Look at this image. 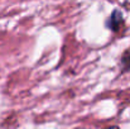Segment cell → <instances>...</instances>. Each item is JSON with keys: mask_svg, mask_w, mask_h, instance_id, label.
I'll list each match as a JSON object with an SVG mask.
<instances>
[{"mask_svg": "<svg viewBox=\"0 0 130 129\" xmlns=\"http://www.w3.org/2000/svg\"><path fill=\"white\" fill-rule=\"evenodd\" d=\"M121 22H123V14H121V11H120V10H115V11L111 14V17L109 18L106 25H107L110 29H112V31H118Z\"/></svg>", "mask_w": 130, "mask_h": 129, "instance_id": "obj_1", "label": "cell"}]
</instances>
